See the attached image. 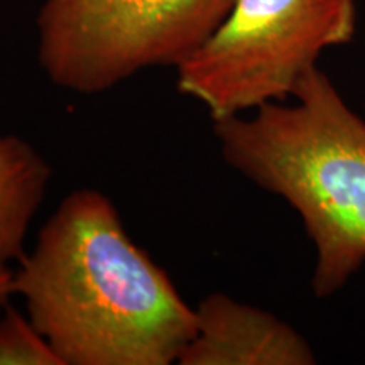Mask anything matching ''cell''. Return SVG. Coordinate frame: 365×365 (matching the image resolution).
I'll list each match as a JSON object with an SVG mask.
<instances>
[{
    "label": "cell",
    "instance_id": "ba28073f",
    "mask_svg": "<svg viewBox=\"0 0 365 365\" xmlns=\"http://www.w3.org/2000/svg\"><path fill=\"white\" fill-rule=\"evenodd\" d=\"M14 294V271L9 264H0V313L6 309Z\"/></svg>",
    "mask_w": 365,
    "mask_h": 365
},
{
    "label": "cell",
    "instance_id": "6da1fadb",
    "mask_svg": "<svg viewBox=\"0 0 365 365\" xmlns=\"http://www.w3.org/2000/svg\"><path fill=\"white\" fill-rule=\"evenodd\" d=\"M19 262L14 294L65 365H173L193 339L195 308L97 190L68 195Z\"/></svg>",
    "mask_w": 365,
    "mask_h": 365
},
{
    "label": "cell",
    "instance_id": "8992f818",
    "mask_svg": "<svg viewBox=\"0 0 365 365\" xmlns=\"http://www.w3.org/2000/svg\"><path fill=\"white\" fill-rule=\"evenodd\" d=\"M43 154L17 135L0 139V264L19 261L31 222L51 181Z\"/></svg>",
    "mask_w": 365,
    "mask_h": 365
},
{
    "label": "cell",
    "instance_id": "9c48e42d",
    "mask_svg": "<svg viewBox=\"0 0 365 365\" xmlns=\"http://www.w3.org/2000/svg\"><path fill=\"white\" fill-rule=\"evenodd\" d=\"M0 139H2V137H0Z\"/></svg>",
    "mask_w": 365,
    "mask_h": 365
},
{
    "label": "cell",
    "instance_id": "5b68a950",
    "mask_svg": "<svg viewBox=\"0 0 365 365\" xmlns=\"http://www.w3.org/2000/svg\"><path fill=\"white\" fill-rule=\"evenodd\" d=\"M193 339L180 365H312L317 362L304 336L261 308L223 293L208 294L195 308Z\"/></svg>",
    "mask_w": 365,
    "mask_h": 365
},
{
    "label": "cell",
    "instance_id": "277c9868",
    "mask_svg": "<svg viewBox=\"0 0 365 365\" xmlns=\"http://www.w3.org/2000/svg\"><path fill=\"white\" fill-rule=\"evenodd\" d=\"M235 0H43L38 61L58 88L97 95L139 71L178 66Z\"/></svg>",
    "mask_w": 365,
    "mask_h": 365
},
{
    "label": "cell",
    "instance_id": "7a4b0ae2",
    "mask_svg": "<svg viewBox=\"0 0 365 365\" xmlns=\"http://www.w3.org/2000/svg\"><path fill=\"white\" fill-rule=\"evenodd\" d=\"M293 98L213 122V132L228 166L301 217L317 250L313 293L328 298L365 264V117L318 66Z\"/></svg>",
    "mask_w": 365,
    "mask_h": 365
},
{
    "label": "cell",
    "instance_id": "3957f363",
    "mask_svg": "<svg viewBox=\"0 0 365 365\" xmlns=\"http://www.w3.org/2000/svg\"><path fill=\"white\" fill-rule=\"evenodd\" d=\"M355 29V0H235L176 66V88L213 122L286 102L319 54L349 44Z\"/></svg>",
    "mask_w": 365,
    "mask_h": 365
},
{
    "label": "cell",
    "instance_id": "52a82bcc",
    "mask_svg": "<svg viewBox=\"0 0 365 365\" xmlns=\"http://www.w3.org/2000/svg\"><path fill=\"white\" fill-rule=\"evenodd\" d=\"M0 365H65L29 317L6 307L0 313Z\"/></svg>",
    "mask_w": 365,
    "mask_h": 365
}]
</instances>
